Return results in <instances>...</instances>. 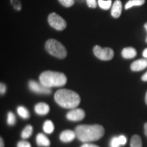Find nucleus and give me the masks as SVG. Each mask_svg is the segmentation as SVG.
<instances>
[{"mask_svg":"<svg viewBox=\"0 0 147 147\" xmlns=\"http://www.w3.org/2000/svg\"><path fill=\"white\" fill-rule=\"evenodd\" d=\"M48 22L51 27L57 31H63L67 27V23L65 20L55 12L49 14L48 16Z\"/></svg>","mask_w":147,"mask_h":147,"instance_id":"nucleus-5","label":"nucleus"},{"mask_svg":"<svg viewBox=\"0 0 147 147\" xmlns=\"http://www.w3.org/2000/svg\"><path fill=\"white\" fill-rule=\"evenodd\" d=\"M28 85L30 91L37 94L50 95L51 93V88L46 87L40 82H38L35 80H29Z\"/></svg>","mask_w":147,"mask_h":147,"instance_id":"nucleus-7","label":"nucleus"},{"mask_svg":"<svg viewBox=\"0 0 147 147\" xmlns=\"http://www.w3.org/2000/svg\"><path fill=\"white\" fill-rule=\"evenodd\" d=\"M7 90V87L5 86V84L3 82H1L0 84V93H1V95H3L5 94V92H6Z\"/></svg>","mask_w":147,"mask_h":147,"instance_id":"nucleus-28","label":"nucleus"},{"mask_svg":"<svg viewBox=\"0 0 147 147\" xmlns=\"http://www.w3.org/2000/svg\"><path fill=\"white\" fill-rule=\"evenodd\" d=\"M81 147H100V146H98L97 145H95V144H90V143H84L83 145H82Z\"/></svg>","mask_w":147,"mask_h":147,"instance_id":"nucleus-29","label":"nucleus"},{"mask_svg":"<svg viewBox=\"0 0 147 147\" xmlns=\"http://www.w3.org/2000/svg\"><path fill=\"white\" fill-rule=\"evenodd\" d=\"M59 1L62 5L67 8L72 6L74 4V0H59Z\"/></svg>","mask_w":147,"mask_h":147,"instance_id":"nucleus-23","label":"nucleus"},{"mask_svg":"<svg viewBox=\"0 0 147 147\" xmlns=\"http://www.w3.org/2000/svg\"><path fill=\"white\" fill-rule=\"evenodd\" d=\"M76 137V134L75 131L72 130H65L62 131L59 136V138L61 141L63 142H70L74 140V139Z\"/></svg>","mask_w":147,"mask_h":147,"instance_id":"nucleus-10","label":"nucleus"},{"mask_svg":"<svg viewBox=\"0 0 147 147\" xmlns=\"http://www.w3.org/2000/svg\"><path fill=\"white\" fill-rule=\"evenodd\" d=\"M142 80L144 82H147V71L142 76Z\"/></svg>","mask_w":147,"mask_h":147,"instance_id":"nucleus-30","label":"nucleus"},{"mask_svg":"<svg viewBox=\"0 0 147 147\" xmlns=\"http://www.w3.org/2000/svg\"><path fill=\"white\" fill-rule=\"evenodd\" d=\"M145 3V0H129L127 1L125 6V10L132 8L134 6H140Z\"/></svg>","mask_w":147,"mask_h":147,"instance_id":"nucleus-16","label":"nucleus"},{"mask_svg":"<svg viewBox=\"0 0 147 147\" xmlns=\"http://www.w3.org/2000/svg\"><path fill=\"white\" fill-rule=\"evenodd\" d=\"M121 12H122V3L120 0H116L113 3L111 10V15L114 18L120 17Z\"/></svg>","mask_w":147,"mask_h":147,"instance_id":"nucleus-12","label":"nucleus"},{"mask_svg":"<svg viewBox=\"0 0 147 147\" xmlns=\"http://www.w3.org/2000/svg\"><path fill=\"white\" fill-rule=\"evenodd\" d=\"M144 134L146 135V136L147 137V123L144 124Z\"/></svg>","mask_w":147,"mask_h":147,"instance_id":"nucleus-33","label":"nucleus"},{"mask_svg":"<svg viewBox=\"0 0 147 147\" xmlns=\"http://www.w3.org/2000/svg\"><path fill=\"white\" fill-rule=\"evenodd\" d=\"M7 123L9 125H14L16 123V117L14 114L12 112H9L8 113V117H7Z\"/></svg>","mask_w":147,"mask_h":147,"instance_id":"nucleus-21","label":"nucleus"},{"mask_svg":"<svg viewBox=\"0 0 147 147\" xmlns=\"http://www.w3.org/2000/svg\"><path fill=\"white\" fill-rule=\"evenodd\" d=\"M0 147H4V142H3L2 138H0Z\"/></svg>","mask_w":147,"mask_h":147,"instance_id":"nucleus-32","label":"nucleus"},{"mask_svg":"<svg viewBox=\"0 0 147 147\" xmlns=\"http://www.w3.org/2000/svg\"><path fill=\"white\" fill-rule=\"evenodd\" d=\"M93 53L99 59L102 61H110L114 57V51L110 48H102L100 46H95Z\"/></svg>","mask_w":147,"mask_h":147,"instance_id":"nucleus-6","label":"nucleus"},{"mask_svg":"<svg viewBox=\"0 0 147 147\" xmlns=\"http://www.w3.org/2000/svg\"><path fill=\"white\" fill-rule=\"evenodd\" d=\"M142 56L144 57L145 59H147V48H146V49H145L144 51H143Z\"/></svg>","mask_w":147,"mask_h":147,"instance_id":"nucleus-31","label":"nucleus"},{"mask_svg":"<svg viewBox=\"0 0 147 147\" xmlns=\"http://www.w3.org/2000/svg\"><path fill=\"white\" fill-rule=\"evenodd\" d=\"M11 4L12 5L13 8L15 9L16 10L20 11L22 8V5L21 1L19 0H10Z\"/></svg>","mask_w":147,"mask_h":147,"instance_id":"nucleus-22","label":"nucleus"},{"mask_svg":"<svg viewBox=\"0 0 147 147\" xmlns=\"http://www.w3.org/2000/svg\"><path fill=\"white\" fill-rule=\"evenodd\" d=\"M122 57L126 59H133L136 56L137 52L134 48L132 47H127L123 49L122 51Z\"/></svg>","mask_w":147,"mask_h":147,"instance_id":"nucleus-14","label":"nucleus"},{"mask_svg":"<svg viewBox=\"0 0 147 147\" xmlns=\"http://www.w3.org/2000/svg\"><path fill=\"white\" fill-rule=\"evenodd\" d=\"M54 98L58 105L67 109L76 108L80 102V97L78 93L69 89L58 90L55 93Z\"/></svg>","mask_w":147,"mask_h":147,"instance_id":"nucleus-2","label":"nucleus"},{"mask_svg":"<svg viewBox=\"0 0 147 147\" xmlns=\"http://www.w3.org/2000/svg\"><path fill=\"white\" fill-rule=\"evenodd\" d=\"M43 129L45 133L49 134H52L55 129L54 124L51 120H47L43 125Z\"/></svg>","mask_w":147,"mask_h":147,"instance_id":"nucleus-17","label":"nucleus"},{"mask_svg":"<svg viewBox=\"0 0 147 147\" xmlns=\"http://www.w3.org/2000/svg\"><path fill=\"white\" fill-rule=\"evenodd\" d=\"M17 113L18 115L24 119H27L30 117V114L28 110L24 106H18L17 108Z\"/></svg>","mask_w":147,"mask_h":147,"instance_id":"nucleus-19","label":"nucleus"},{"mask_svg":"<svg viewBox=\"0 0 147 147\" xmlns=\"http://www.w3.org/2000/svg\"><path fill=\"white\" fill-rule=\"evenodd\" d=\"M98 5L103 10H107L110 8L112 5V1L111 0H98Z\"/></svg>","mask_w":147,"mask_h":147,"instance_id":"nucleus-20","label":"nucleus"},{"mask_svg":"<svg viewBox=\"0 0 147 147\" xmlns=\"http://www.w3.org/2000/svg\"><path fill=\"white\" fill-rule=\"evenodd\" d=\"M145 102H146V104H147V92L146 93V96H145Z\"/></svg>","mask_w":147,"mask_h":147,"instance_id":"nucleus-35","label":"nucleus"},{"mask_svg":"<svg viewBox=\"0 0 147 147\" xmlns=\"http://www.w3.org/2000/svg\"><path fill=\"white\" fill-rule=\"evenodd\" d=\"M35 112L38 115H46L49 113L50 107L47 104L44 102H40L35 106Z\"/></svg>","mask_w":147,"mask_h":147,"instance_id":"nucleus-11","label":"nucleus"},{"mask_svg":"<svg viewBox=\"0 0 147 147\" xmlns=\"http://www.w3.org/2000/svg\"><path fill=\"white\" fill-rule=\"evenodd\" d=\"M17 147H32V145L27 141L23 140L18 142Z\"/></svg>","mask_w":147,"mask_h":147,"instance_id":"nucleus-25","label":"nucleus"},{"mask_svg":"<svg viewBox=\"0 0 147 147\" xmlns=\"http://www.w3.org/2000/svg\"><path fill=\"white\" fill-rule=\"evenodd\" d=\"M147 67L146 59H138L131 64V69L133 71H139L144 69Z\"/></svg>","mask_w":147,"mask_h":147,"instance_id":"nucleus-9","label":"nucleus"},{"mask_svg":"<svg viewBox=\"0 0 147 147\" xmlns=\"http://www.w3.org/2000/svg\"><path fill=\"white\" fill-rule=\"evenodd\" d=\"M144 28L146 29V32H147V23H146L144 24ZM146 42L147 43V36H146Z\"/></svg>","mask_w":147,"mask_h":147,"instance_id":"nucleus-34","label":"nucleus"},{"mask_svg":"<svg viewBox=\"0 0 147 147\" xmlns=\"http://www.w3.org/2000/svg\"><path fill=\"white\" fill-rule=\"evenodd\" d=\"M75 132L79 140L88 143L102 138L105 133V129L100 125H80L76 127Z\"/></svg>","mask_w":147,"mask_h":147,"instance_id":"nucleus-1","label":"nucleus"},{"mask_svg":"<svg viewBox=\"0 0 147 147\" xmlns=\"http://www.w3.org/2000/svg\"><path fill=\"white\" fill-rule=\"evenodd\" d=\"M36 142L38 146L49 147L51 145L49 139L43 134H38L36 136Z\"/></svg>","mask_w":147,"mask_h":147,"instance_id":"nucleus-13","label":"nucleus"},{"mask_svg":"<svg viewBox=\"0 0 147 147\" xmlns=\"http://www.w3.org/2000/svg\"><path fill=\"white\" fill-rule=\"evenodd\" d=\"M119 142L121 145H125L127 143V138L123 135H121L118 137Z\"/></svg>","mask_w":147,"mask_h":147,"instance_id":"nucleus-27","label":"nucleus"},{"mask_svg":"<svg viewBox=\"0 0 147 147\" xmlns=\"http://www.w3.org/2000/svg\"><path fill=\"white\" fill-rule=\"evenodd\" d=\"M131 147H142V141L140 136L134 135L130 141Z\"/></svg>","mask_w":147,"mask_h":147,"instance_id":"nucleus-15","label":"nucleus"},{"mask_svg":"<svg viewBox=\"0 0 147 147\" xmlns=\"http://www.w3.org/2000/svg\"><path fill=\"white\" fill-rule=\"evenodd\" d=\"M86 1H87V5L89 8H95L97 7L96 0H86Z\"/></svg>","mask_w":147,"mask_h":147,"instance_id":"nucleus-26","label":"nucleus"},{"mask_svg":"<svg viewBox=\"0 0 147 147\" xmlns=\"http://www.w3.org/2000/svg\"><path fill=\"white\" fill-rule=\"evenodd\" d=\"M40 82L46 87H63L67 82V77L63 73L54 71H45L40 76Z\"/></svg>","mask_w":147,"mask_h":147,"instance_id":"nucleus-3","label":"nucleus"},{"mask_svg":"<svg viewBox=\"0 0 147 147\" xmlns=\"http://www.w3.org/2000/svg\"><path fill=\"white\" fill-rule=\"evenodd\" d=\"M85 117V113L81 108H74L68 112L66 115L67 119L71 121H81Z\"/></svg>","mask_w":147,"mask_h":147,"instance_id":"nucleus-8","label":"nucleus"},{"mask_svg":"<svg viewBox=\"0 0 147 147\" xmlns=\"http://www.w3.org/2000/svg\"><path fill=\"white\" fill-rule=\"evenodd\" d=\"M33 133V127L31 125H27L24 128V129L21 132V137L23 139L29 138Z\"/></svg>","mask_w":147,"mask_h":147,"instance_id":"nucleus-18","label":"nucleus"},{"mask_svg":"<svg viewBox=\"0 0 147 147\" xmlns=\"http://www.w3.org/2000/svg\"><path fill=\"white\" fill-rule=\"evenodd\" d=\"M110 147H119L121 146L120 143L119 142V138L118 137H113L112 138L111 141H110Z\"/></svg>","mask_w":147,"mask_h":147,"instance_id":"nucleus-24","label":"nucleus"},{"mask_svg":"<svg viewBox=\"0 0 147 147\" xmlns=\"http://www.w3.org/2000/svg\"><path fill=\"white\" fill-rule=\"evenodd\" d=\"M45 49L49 54L61 59L65 58L67 56V50L65 47L55 39L47 40L45 44Z\"/></svg>","mask_w":147,"mask_h":147,"instance_id":"nucleus-4","label":"nucleus"}]
</instances>
